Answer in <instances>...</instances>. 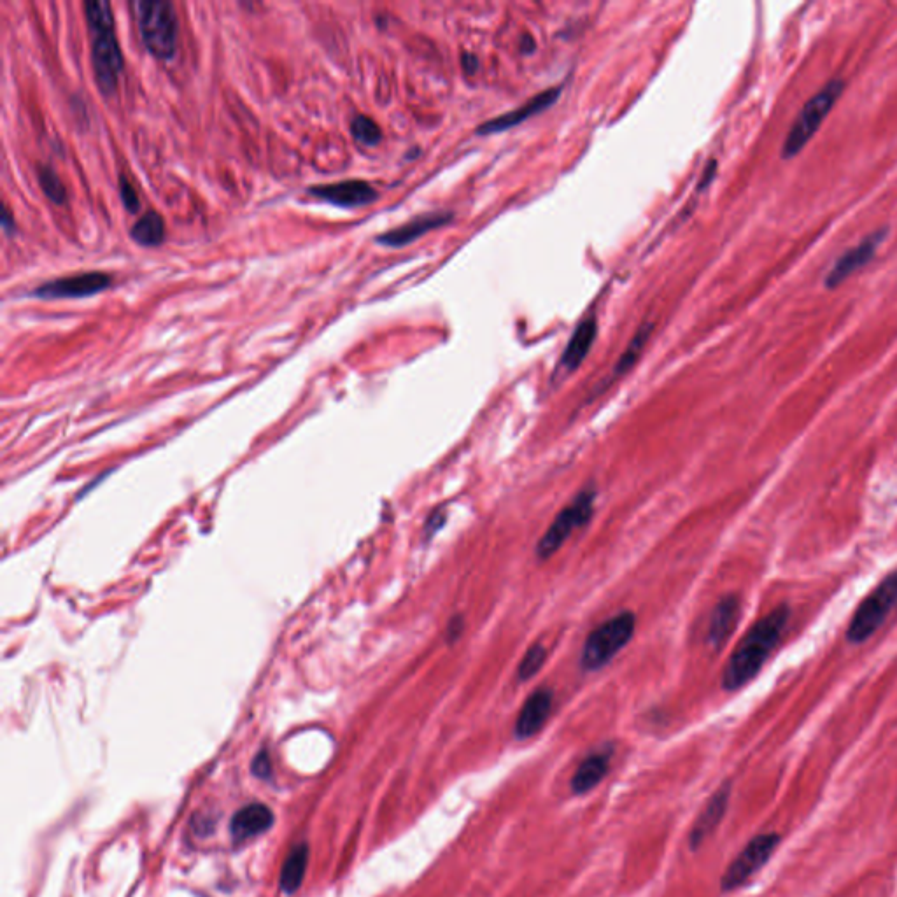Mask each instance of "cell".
<instances>
[{
	"instance_id": "1",
	"label": "cell",
	"mask_w": 897,
	"mask_h": 897,
	"mask_svg": "<svg viewBox=\"0 0 897 897\" xmlns=\"http://www.w3.org/2000/svg\"><path fill=\"white\" fill-rule=\"evenodd\" d=\"M789 608L782 605L770 614L764 615L745 633L736 645L728 664L722 673V687L726 691H736L747 686L750 680L761 671L775 650L780 638L784 635L785 626L789 622Z\"/></svg>"
},
{
	"instance_id": "2",
	"label": "cell",
	"mask_w": 897,
	"mask_h": 897,
	"mask_svg": "<svg viewBox=\"0 0 897 897\" xmlns=\"http://www.w3.org/2000/svg\"><path fill=\"white\" fill-rule=\"evenodd\" d=\"M86 23L92 41V65L100 92L111 95L123 71V57L114 29V16L107 0H90L85 4Z\"/></svg>"
},
{
	"instance_id": "3",
	"label": "cell",
	"mask_w": 897,
	"mask_h": 897,
	"mask_svg": "<svg viewBox=\"0 0 897 897\" xmlns=\"http://www.w3.org/2000/svg\"><path fill=\"white\" fill-rule=\"evenodd\" d=\"M132 9L146 50L162 60L174 57L179 34L174 6L160 0H135Z\"/></svg>"
},
{
	"instance_id": "4",
	"label": "cell",
	"mask_w": 897,
	"mask_h": 897,
	"mask_svg": "<svg viewBox=\"0 0 897 897\" xmlns=\"http://www.w3.org/2000/svg\"><path fill=\"white\" fill-rule=\"evenodd\" d=\"M635 631L636 615L629 610L601 622L587 635L580 654V666L586 671L605 668L631 642Z\"/></svg>"
},
{
	"instance_id": "5",
	"label": "cell",
	"mask_w": 897,
	"mask_h": 897,
	"mask_svg": "<svg viewBox=\"0 0 897 897\" xmlns=\"http://www.w3.org/2000/svg\"><path fill=\"white\" fill-rule=\"evenodd\" d=\"M843 90H845V81L843 79H831L829 83L822 86V90H819V92L813 95L812 99L806 102L803 109L796 116V120L792 123L789 134L785 137L784 146H782V158L791 160V158L798 156L806 148V144L812 141L813 135L817 134L820 125L824 123L829 113L833 111V107L840 100Z\"/></svg>"
},
{
	"instance_id": "6",
	"label": "cell",
	"mask_w": 897,
	"mask_h": 897,
	"mask_svg": "<svg viewBox=\"0 0 897 897\" xmlns=\"http://www.w3.org/2000/svg\"><path fill=\"white\" fill-rule=\"evenodd\" d=\"M594 503H596V491L593 488L582 489L579 495L573 498V502L559 512L554 523L545 531L535 547V554L540 561L551 559L566 544V540L572 537L573 531L584 528L591 521Z\"/></svg>"
},
{
	"instance_id": "7",
	"label": "cell",
	"mask_w": 897,
	"mask_h": 897,
	"mask_svg": "<svg viewBox=\"0 0 897 897\" xmlns=\"http://www.w3.org/2000/svg\"><path fill=\"white\" fill-rule=\"evenodd\" d=\"M897 603V570L889 573L871 593L861 601L848 626L850 642L862 643L875 635Z\"/></svg>"
},
{
	"instance_id": "8",
	"label": "cell",
	"mask_w": 897,
	"mask_h": 897,
	"mask_svg": "<svg viewBox=\"0 0 897 897\" xmlns=\"http://www.w3.org/2000/svg\"><path fill=\"white\" fill-rule=\"evenodd\" d=\"M778 845H780V834L777 833H764L752 838L735 861L729 864V868L722 876V892H731L749 882L750 878L756 875L766 862L770 861L771 855L775 854Z\"/></svg>"
},
{
	"instance_id": "9",
	"label": "cell",
	"mask_w": 897,
	"mask_h": 897,
	"mask_svg": "<svg viewBox=\"0 0 897 897\" xmlns=\"http://www.w3.org/2000/svg\"><path fill=\"white\" fill-rule=\"evenodd\" d=\"M887 235H889V228H878L873 234L864 237V241L859 242L854 248L848 249L847 253H843L824 277V288L834 290L845 283L848 277L854 276L855 272L864 269L875 258L878 248L887 241Z\"/></svg>"
},
{
	"instance_id": "10",
	"label": "cell",
	"mask_w": 897,
	"mask_h": 897,
	"mask_svg": "<svg viewBox=\"0 0 897 897\" xmlns=\"http://www.w3.org/2000/svg\"><path fill=\"white\" fill-rule=\"evenodd\" d=\"M111 286V277L104 272H81L74 276L53 279L50 283L37 286L32 297L43 300H60V298H85L102 293Z\"/></svg>"
},
{
	"instance_id": "11",
	"label": "cell",
	"mask_w": 897,
	"mask_h": 897,
	"mask_svg": "<svg viewBox=\"0 0 897 897\" xmlns=\"http://www.w3.org/2000/svg\"><path fill=\"white\" fill-rule=\"evenodd\" d=\"M312 197L325 200L328 204L337 205L342 209H356L365 207L377 200V191L372 184L360 179H349L339 183L319 184L309 188Z\"/></svg>"
},
{
	"instance_id": "12",
	"label": "cell",
	"mask_w": 897,
	"mask_h": 897,
	"mask_svg": "<svg viewBox=\"0 0 897 897\" xmlns=\"http://www.w3.org/2000/svg\"><path fill=\"white\" fill-rule=\"evenodd\" d=\"M561 92H563V86H556V88H549V90H545V92L538 93V95H535L533 99L528 100L523 106L516 107V109H512L509 113L502 114V116H498V118H493V120L482 123L481 127L477 128V134H500V132H505V130L517 127L519 123L530 120L531 116L542 113L547 107H551L552 104L558 100Z\"/></svg>"
},
{
	"instance_id": "13",
	"label": "cell",
	"mask_w": 897,
	"mask_h": 897,
	"mask_svg": "<svg viewBox=\"0 0 897 897\" xmlns=\"http://www.w3.org/2000/svg\"><path fill=\"white\" fill-rule=\"evenodd\" d=\"M552 705H554V693L549 687H540L537 691H533L517 715L516 738L528 740L540 733L547 719L551 717Z\"/></svg>"
},
{
	"instance_id": "14",
	"label": "cell",
	"mask_w": 897,
	"mask_h": 897,
	"mask_svg": "<svg viewBox=\"0 0 897 897\" xmlns=\"http://www.w3.org/2000/svg\"><path fill=\"white\" fill-rule=\"evenodd\" d=\"M453 219L451 212H430V214H421L417 218L412 219L409 223H405L402 227L389 230L386 234L377 237V244L386 246V248H403L410 242L417 241L419 237L428 234L431 230L445 227L449 221Z\"/></svg>"
},
{
	"instance_id": "15",
	"label": "cell",
	"mask_w": 897,
	"mask_h": 897,
	"mask_svg": "<svg viewBox=\"0 0 897 897\" xmlns=\"http://www.w3.org/2000/svg\"><path fill=\"white\" fill-rule=\"evenodd\" d=\"M729 798H731V784L726 782L719 787V791L715 792L712 798L708 799L707 806L701 810L700 817L694 822L693 831L689 836V845L693 850L700 848L708 836L719 827L728 810Z\"/></svg>"
},
{
	"instance_id": "16",
	"label": "cell",
	"mask_w": 897,
	"mask_h": 897,
	"mask_svg": "<svg viewBox=\"0 0 897 897\" xmlns=\"http://www.w3.org/2000/svg\"><path fill=\"white\" fill-rule=\"evenodd\" d=\"M740 612H742V605H740V598L735 594L724 596L715 605L714 612L710 615L707 633L708 643L715 650L722 649L728 642L729 636L733 635L738 619H740Z\"/></svg>"
},
{
	"instance_id": "17",
	"label": "cell",
	"mask_w": 897,
	"mask_h": 897,
	"mask_svg": "<svg viewBox=\"0 0 897 897\" xmlns=\"http://www.w3.org/2000/svg\"><path fill=\"white\" fill-rule=\"evenodd\" d=\"M274 824V813L262 803L244 806L230 822V833L235 841H244L265 833Z\"/></svg>"
},
{
	"instance_id": "18",
	"label": "cell",
	"mask_w": 897,
	"mask_h": 897,
	"mask_svg": "<svg viewBox=\"0 0 897 897\" xmlns=\"http://www.w3.org/2000/svg\"><path fill=\"white\" fill-rule=\"evenodd\" d=\"M596 333H598L596 319L589 318L580 323L579 328L575 330L572 339L568 342L565 353L561 356V367L565 368L566 372L577 370L580 363L586 360L587 353L591 351L594 339H596Z\"/></svg>"
},
{
	"instance_id": "19",
	"label": "cell",
	"mask_w": 897,
	"mask_h": 897,
	"mask_svg": "<svg viewBox=\"0 0 897 897\" xmlns=\"http://www.w3.org/2000/svg\"><path fill=\"white\" fill-rule=\"evenodd\" d=\"M610 756L608 754H591L580 763L572 777V791L575 794H586L593 791L603 778L607 777Z\"/></svg>"
},
{
	"instance_id": "20",
	"label": "cell",
	"mask_w": 897,
	"mask_h": 897,
	"mask_svg": "<svg viewBox=\"0 0 897 897\" xmlns=\"http://www.w3.org/2000/svg\"><path fill=\"white\" fill-rule=\"evenodd\" d=\"M307 861H309V848H307L305 843L297 845V847L291 850L288 859L284 861L281 880H279L284 894H295L300 889V883L304 880Z\"/></svg>"
},
{
	"instance_id": "21",
	"label": "cell",
	"mask_w": 897,
	"mask_h": 897,
	"mask_svg": "<svg viewBox=\"0 0 897 897\" xmlns=\"http://www.w3.org/2000/svg\"><path fill=\"white\" fill-rule=\"evenodd\" d=\"M130 235L137 244L146 248L160 246L165 239V223L162 216L156 211L144 212L130 230Z\"/></svg>"
},
{
	"instance_id": "22",
	"label": "cell",
	"mask_w": 897,
	"mask_h": 897,
	"mask_svg": "<svg viewBox=\"0 0 897 897\" xmlns=\"http://www.w3.org/2000/svg\"><path fill=\"white\" fill-rule=\"evenodd\" d=\"M654 330V325L652 323H645V325L636 332L633 340L629 342L628 349L622 353L619 361L615 363L614 374H612V381L617 379V377H622V375L628 374L631 368L635 367L636 361L640 358V354H642L643 347L647 344V340H649L650 333Z\"/></svg>"
},
{
	"instance_id": "23",
	"label": "cell",
	"mask_w": 897,
	"mask_h": 897,
	"mask_svg": "<svg viewBox=\"0 0 897 897\" xmlns=\"http://www.w3.org/2000/svg\"><path fill=\"white\" fill-rule=\"evenodd\" d=\"M545 661H547V649H545L544 643H533L530 649L526 650L523 659L519 661L517 680L526 682V680L533 679L538 671L544 668Z\"/></svg>"
},
{
	"instance_id": "24",
	"label": "cell",
	"mask_w": 897,
	"mask_h": 897,
	"mask_svg": "<svg viewBox=\"0 0 897 897\" xmlns=\"http://www.w3.org/2000/svg\"><path fill=\"white\" fill-rule=\"evenodd\" d=\"M37 179L41 184V190L44 195L50 198L53 204H64L67 200V190L62 179L58 177L57 172L51 169L50 165H39L37 167Z\"/></svg>"
},
{
	"instance_id": "25",
	"label": "cell",
	"mask_w": 897,
	"mask_h": 897,
	"mask_svg": "<svg viewBox=\"0 0 897 897\" xmlns=\"http://www.w3.org/2000/svg\"><path fill=\"white\" fill-rule=\"evenodd\" d=\"M351 134L356 141L365 144V146H375L382 139V130L372 118H368L365 114L354 116L351 121Z\"/></svg>"
},
{
	"instance_id": "26",
	"label": "cell",
	"mask_w": 897,
	"mask_h": 897,
	"mask_svg": "<svg viewBox=\"0 0 897 897\" xmlns=\"http://www.w3.org/2000/svg\"><path fill=\"white\" fill-rule=\"evenodd\" d=\"M120 195L121 202H123V205H125V209H127L128 212L135 214V212L141 209L139 195H137L134 186H132V183H130L125 176L120 177Z\"/></svg>"
},
{
	"instance_id": "27",
	"label": "cell",
	"mask_w": 897,
	"mask_h": 897,
	"mask_svg": "<svg viewBox=\"0 0 897 897\" xmlns=\"http://www.w3.org/2000/svg\"><path fill=\"white\" fill-rule=\"evenodd\" d=\"M463 631H465V617H463V615L456 614L454 615L453 619L449 621V624H447V629H445L447 642H458V640H460V636L463 635Z\"/></svg>"
},
{
	"instance_id": "28",
	"label": "cell",
	"mask_w": 897,
	"mask_h": 897,
	"mask_svg": "<svg viewBox=\"0 0 897 897\" xmlns=\"http://www.w3.org/2000/svg\"><path fill=\"white\" fill-rule=\"evenodd\" d=\"M253 773H255L256 777L267 778L270 777V757L267 752H260L258 756L255 757V761H253Z\"/></svg>"
},
{
	"instance_id": "29",
	"label": "cell",
	"mask_w": 897,
	"mask_h": 897,
	"mask_svg": "<svg viewBox=\"0 0 897 897\" xmlns=\"http://www.w3.org/2000/svg\"><path fill=\"white\" fill-rule=\"evenodd\" d=\"M445 517H447V514H445L444 510H442V512H440V510H435V512L428 517V521H426V531H428L430 537L431 535H435V533L444 526Z\"/></svg>"
},
{
	"instance_id": "30",
	"label": "cell",
	"mask_w": 897,
	"mask_h": 897,
	"mask_svg": "<svg viewBox=\"0 0 897 897\" xmlns=\"http://www.w3.org/2000/svg\"><path fill=\"white\" fill-rule=\"evenodd\" d=\"M0 225H2V228H4V232H6V234L15 232V218L11 216V211H9V207L6 204H4V211H2Z\"/></svg>"
},
{
	"instance_id": "31",
	"label": "cell",
	"mask_w": 897,
	"mask_h": 897,
	"mask_svg": "<svg viewBox=\"0 0 897 897\" xmlns=\"http://www.w3.org/2000/svg\"><path fill=\"white\" fill-rule=\"evenodd\" d=\"M715 174H717V162L712 160V162L708 163L705 172H703V177L700 179V186H698V188H700V190L707 188L708 184L712 183Z\"/></svg>"
},
{
	"instance_id": "32",
	"label": "cell",
	"mask_w": 897,
	"mask_h": 897,
	"mask_svg": "<svg viewBox=\"0 0 897 897\" xmlns=\"http://www.w3.org/2000/svg\"><path fill=\"white\" fill-rule=\"evenodd\" d=\"M461 62H463V67H465V71L467 72H475L477 71V69H479V60H477L474 55H468V53H465Z\"/></svg>"
},
{
	"instance_id": "33",
	"label": "cell",
	"mask_w": 897,
	"mask_h": 897,
	"mask_svg": "<svg viewBox=\"0 0 897 897\" xmlns=\"http://www.w3.org/2000/svg\"><path fill=\"white\" fill-rule=\"evenodd\" d=\"M535 50V41H533V37L530 34H523L521 37V51L523 53H531V51Z\"/></svg>"
}]
</instances>
